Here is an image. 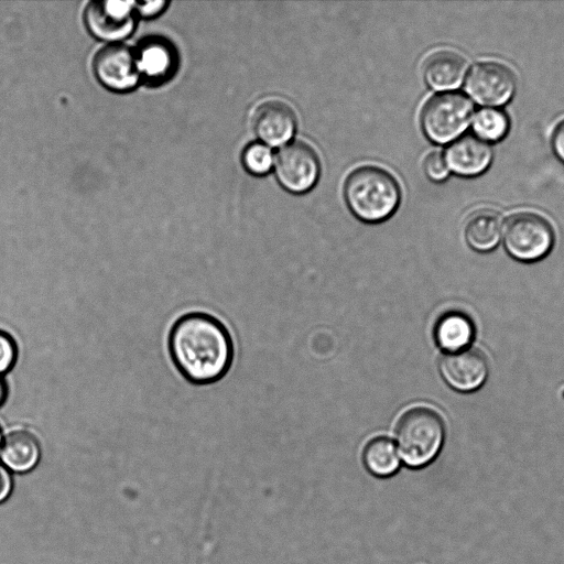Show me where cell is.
<instances>
[{"label": "cell", "mask_w": 564, "mask_h": 564, "mask_svg": "<svg viewBox=\"0 0 564 564\" xmlns=\"http://www.w3.org/2000/svg\"><path fill=\"white\" fill-rule=\"evenodd\" d=\"M167 349L173 365L193 384L221 379L234 358V345L225 325L210 314L192 312L172 325Z\"/></svg>", "instance_id": "cell-1"}, {"label": "cell", "mask_w": 564, "mask_h": 564, "mask_svg": "<svg viewBox=\"0 0 564 564\" xmlns=\"http://www.w3.org/2000/svg\"><path fill=\"white\" fill-rule=\"evenodd\" d=\"M400 194L393 175L373 165L352 171L344 186L348 207L358 218L368 223L390 217L399 205Z\"/></svg>", "instance_id": "cell-2"}, {"label": "cell", "mask_w": 564, "mask_h": 564, "mask_svg": "<svg viewBox=\"0 0 564 564\" xmlns=\"http://www.w3.org/2000/svg\"><path fill=\"white\" fill-rule=\"evenodd\" d=\"M444 435V422L435 410L427 406L409 409L395 427L400 459L411 468L429 465L438 455Z\"/></svg>", "instance_id": "cell-3"}, {"label": "cell", "mask_w": 564, "mask_h": 564, "mask_svg": "<svg viewBox=\"0 0 564 564\" xmlns=\"http://www.w3.org/2000/svg\"><path fill=\"white\" fill-rule=\"evenodd\" d=\"M473 118L470 100L459 93H442L430 98L421 112L426 137L436 143H447L466 130Z\"/></svg>", "instance_id": "cell-4"}, {"label": "cell", "mask_w": 564, "mask_h": 564, "mask_svg": "<svg viewBox=\"0 0 564 564\" xmlns=\"http://www.w3.org/2000/svg\"><path fill=\"white\" fill-rule=\"evenodd\" d=\"M554 243V230L541 215L522 212L511 215L503 226V245L513 258L535 261L545 257Z\"/></svg>", "instance_id": "cell-5"}, {"label": "cell", "mask_w": 564, "mask_h": 564, "mask_svg": "<svg viewBox=\"0 0 564 564\" xmlns=\"http://www.w3.org/2000/svg\"><path fill=\"white\" fill-rule=\"evenodd\" d=\"M516 88L517 80L512 70L494 61L475 64L465 82L466 93L477 104L494 108L507 104Z\"/></svg>", "instance_id": "cell-6"}, {"label": "cell", "mask_w": 564, "mask_h": 564, "mask_svg": "<svg viewBox=\"0 0 564 564\" xmlns=\"http://www.w3.org/2000/svg\"><path fill=\"white\" fill-rule=\"evenodd\" d=\"M275 174L286 189L294 193L306 192L314 186L319 174L317 154L304 142L289 143L276 154Z\"/></svg>", "instance_id": "cell-7"}, {"label": "cell", "mask_w": 564, "mask_h": 564, "mask_svg": "<svg viewBox=\"0 0 564 564\" xmlns=\"http://www.w3.org/2000/svg\"><path fill=\"white\" fill-rule=\"evenodd\" d=\"M97 79L108 89L127 91L140 79L135 53L121 43H109L101 47L93 62Z\"/></svg>", "instance_id": "cell-8"}, {"label": "cell", "mask_w": 564, "mask_h": 564, "mask_svg": "<svg viewBox=\"0 0 564 564\" xmlns=\"http://www.w3.org/2000/svg\"><path fill=\"white\" fill-rule=\"evenodd\" d=\"M133 12L131 1L96 0L86 7L84 20L94 36L117 43L132 32Z\"/></svg>", "instance_id": "cell-9"}, {"label": "cell", "mask_w": 564, "mask_h": 564, "mask_svg": "<svg viewBox=\"0 0 564 564\" xmlns=\"http://www.w3.org/2000/svg\"><path fill=\"white\" fill-rule=\"evenodd\" d=\"M438 367L448 386L463 392L478 389L488 375L486 357L481 351L471 348L445 354Z\"/></svg>", "instance_id": "cell-10"}, {"label": "cell", "mask_w": 564, "mask_h": 564, "mask_svg": "<svg viewBox=\"0 0 564 564\" xmlns=\"http://www.w3.org/2000/svg\"><path fill=\"white\" fill-rule=\"evenodd\" d=\"M295 127V113L283 101L268 100L254 111V131L259 139L269 145L276 147L289 141Z\"/></svg>", "instance_id": "cell-11"}, {"label": "cell", "mask_w": 564, "mask_h": 564, "mask_svg": "<svg viewBox=\"0 0 564 564\" xmlns=\"http://www.w3.org/2000/svg\"><path fill=\"white\" fill-rule=\"evenodd\" d=\"M449 170L463 176H476L487 170L492 160L490 145L473 134L459 137L445 151Z\"/></svg>", "instance_id": "cell-12"}, {"label": "cell", "mask_w": 564, "mask_h": 564, "mask_svg": "<svg viewBox=\"0 0 564 564\" xmlns=\"http://www.w3.org/2000/svg\"><path fill=\"white\" fill-rule=\"evenodd\" d=\"M140 76L152 83L169 79L176 69L174 46L162 37H148L134 51Z\"/></svg>", "instance_id": "cell-13"}, {"label": "cell", "mask_w": 564, "mask_h": 564, "mask_svg": "<svg viewBox=\"0 0 564 564\" xmlns=\"http://www.w3.org/2000/svg\"><path fill=\"white\" fill-rule=\"evenodd\" d=\"M466 69L467 62L460 54L443 50L434 52L425 59L423 75L432 88L449 90L462 84Z\"/></svg>", "instance_id": "cell-14"}, {"label": "cell", "mask_w": 564, "mask_h": 564, "mask_svg": "<svg viewBox=\"0 0 564 564\" xmlns=\"http://www.w3.org/2000/svg\"><path fill=\"white\" fill-rule=\"evenodd\" d=\"M3 464L18 473L33 469L41 457V445L36 436L28 430L11 431L0 448Z\"/></svg>", "instance_id": "cell-15"}, {"label": "cell", "mask_w": 564, "mask_h": 564, "mask_svg": "<svg viewBox=\"0 0 564 564\" xmlns=\"http://www.w3.org/2000/svg\"><path fill=\"white\" fill-rule=\"evenodd\" d=\"M471 319L462 312L451 311L443 314L434 327V339L446 352L465 349L474 337Z\"/></svg>", "instance_id": "cell-16"}, {"label": "cell", "mask_w": 564, "mask_h": 564, "mask_svg": "<svg viewBox=\"0 0 564 564\" xmlns=\"http://www.w3.org/2000/svg\"><path fill=\"white\" fill-rule=\"evenodd\" d=\"M501 218L489 209L474 213L465 225V239L473 249L477 251H489L494 249L501 236Z\"/></svg>", "instance_id": "cell-17"}, {"label": "cell", "mask_w": 564, "mask_h": 564, "mask_svg": "<svg viewBox=\"0 0 564 564\" xmlns=\"http://www.w3.org/2000/svg\"><path fill=\"white\" fill-rule=\"evenodd\" d=\"M362 462L371 475L387 478L399 470L401 459L395 444L386 436H378L366 444Z\"/></svg>", "instance_id": "cell-18"}, {"label": "cell", "mask_w": 564, "mask_h": 564, "mask_svg": "<svg viewBox=\"0 0 564 564\" xmlns=\"http://www.w3.org/2000/svg\"><path fill=\"white\" fill-rule=\"evenodd\" d=\"M509 126L507 115L494 107L479 109L473 117L474 132L485 142H496L505 138Z\"/></svg>", "instance_id": "cell-19"}, {"label": "cell", "mask_w": 564, "mask_h": 564, "mask_svg": "<svg viewBox=\"0 0 564 564\" xmlns=\"http://www.w3.org/2000/svg\"><path fill=\"white\" fill-rule=\"evenodd\" d=\"M242 162L250 173L257 175L265 174L272 166V152L263 143H250L243 151Z\"/></svg>", "instance_id": "cell-20"}, {"label": "cell", "mask_w": 564, "mask_h": 564, "mask_svg": "<svg viewBox=\"0 0 564 564\" xmlns=\"http://www.w3.org/2000/svg\"><path fill=\"white\" fill-rule=\"evenodd\" d=\"M18 345L14 338L0 329V376L8 372L17 362Z\"/></svg>", "instance_id": "cell-21"}, {"label": "cell", "mask_w": 564, "mask_h": 564, "mask_svg": "<svg viewBox=\"0 0 564 564\" xmlns=\"http://www.w3.org/2000/svg\"><path fill=\"white\" fill-rule=\"evenodd\" d=\"M425 174L433 181H443L448 176L449 169L440 152L430 153L424 160Z\"/></svg>", "instance_id": "cell-22"}, {"label": "cell", "mask_w": 564, "mask_h": 564, "mask_svg": "<svg viewBox=\"0 0 564 564\" xmlns=\"http://www.w3.org/2000/svg\"><path fill=\"white\" fill-rule=\"evenodd\" d=\"M167 2L162 0L133 2V10L141 17L151 18L162 12Z\"/></svg>", "instance_id": "cell-23"}, {"label": "cell", "mask_w": 564, "mask_h": 564, "mask_svg": "<svg viewBox=\"0 0 564 564\" xmlns=\"http://www.w3.org/2000/svg\"><path fill=\"white\" fill-rule=\"evenodd\" d=\"M552 147L558 159L564 162V120H562L554 129Z\"/></svg>", "instance_id": "cell-24"}, {"label": "cell", "mask_w": 564, "mask_h": 564, "mask_svg": "<svg viewBox=\"0 0 564 564\" xmlns=\"http://www.w3.org/2000/svg\"><path fill=\"white\" fill-rule=\"evenodd\" d=\"M12 480L7 468L0 465V502L10 494Z\"/></svg>", "instance_id": "cell-25"}, {"label": "cell", "mask_w": 564, "mask_h": 564, "mask_svg": "<svg viewBox=\"0 0 564 564\" xmlns=\"http://www.w3.org/2000/svg\"><path fill=\"white\" fill-rule=\"evenodd\" d=\"M8 395V386L3 379L0 378V406L6 402Z\"/></svg>", "instance_id": "cell-26"}, {"label": "cell", "mask_w": 564, "mask_h": 564, "mask_svg": "<svg viewBox=\"0 0 564 564\" xmlns=\"http://www.w3.org/2000/svg\"><path fill=\"white\" fill-rule=\"evenodd\" d=\"M0 448H1V430H0Z\"/></svg>", "instance_id": "cell-27"}]
</instances>
